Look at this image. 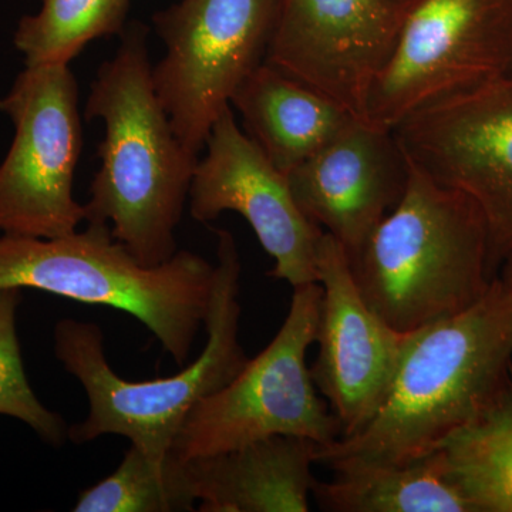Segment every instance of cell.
<instances>
[{
  "label": "cell",
  "mask_w": 512,
  "mask_h": 512,
  "mask_svg": "<svg viewBox=\"0 0 512 512\" xmlns=\"http://www.w3.org/2000/svg\"><path fill=\"white\" fill-rule=\"evenodd\" d=\"M512 377V289L495 276L466 311L409 333L389 392L355 434L316 447V464L409 463L439 451Z\"/></svg>",
  "instance_id": "6da1fadb"
},
{
  "label": "cell",
  "mask_w": 512,
  "mask_h": 512,
  "mask_svg": "<svg viewBox=\"0 0 512 512\" xmlns=\"http://www.w3.org/2000/svg\"><path fill=\"white\" fill-rule=\"evenodd\" d=\"M148 30L128 25L116 55L101 64L84 117L101 120L100 168L84 204L89 224L109 225L141 265L156 268L177 254L198 156L175 134L153 82Z\"/></svg>",
  "instance_id": "7a4b0ae2"
},
{
  "label": "cell",
  "mask_w": 512,
  "mask_h": 512,
  "mask_svg": "<svg viewBox=\"0 0 512 512\" xmlns=\"http://www.w3.org/2000/svg\"><path fill=\"white\" fill-rule=\"evenodd\" d=\"M217 234L214 286L204 322L207 345L177 375L144 382L123 379L107 362L99 325L76 319L56 323V359L82 383L89 400L86 419L67 431L69 441L84 444L116 434L153 460L163 461L191 410L227 386L247 365L239 340L241 256L231 232L220 229Z\"/></svg>",
  "instance_id": "3957f363"
},
{
  "label": "cell",
  "mask_w": 512,
  "mask_h": 512,
  "mask_svg": "<svg viewBox=\"0 0 512 512\" xmlns=\"http://www.w3.org/2000/svg\"><path fill=\"white\" fill-rule=\"evenodd\" d=\"M349 262L370 308L400 333L466 311L495 279L476 202L413 164L402 200Z\"/></svg>",
  "instance_id": "277c9868"
},
{
  "label": "cell",
  "mask_w": 512,
  "mask_h": 512,
  "mask_svg": "<svg viewBox=\"0 0 512 512\" xmlns=\"http://www.w3.org/2000/svg\"><path fill=\"white\" fill-rule=\"evenodd\" d=\"M215 265L190 251L147 268L106 224L59 238L0 237V289H33L136 318L178 366L210 308Z\"/></svg>",
  "instance_id": "5b68a950"
},
{
  "label": "cell",
  "mask_w": 512,
  "mask_h": 512,
  "mask_svg": "<svg viewBox=\"0 0 512 512\" xmlns=\"http://www.w3.org/2000/svg\"><path fill=\"white\" fill-rule=\"evenodd\" d=\"M322 288H293L288 315L268 346L188 414L171 448L181 460L225 453L272 436L338 440L339 420L319 396L306 355L318 333Z\"/></svg>",
  "instance_id": "8992f818"
},
{
  "label": "cell",
  "mask_w": 512,
  "mask_h": 512,
  "mask_svg": "<svg viewBox=\"0 0 512 512\" xmlns=\"http://www.w3.org/2000/svg\"><path fill=\"white\" fill-rule=\"evenodd\" d=\"M281 0H181L153 15L165 55L154 89L177 137L191 153L249 74L265 63Z\"/></svg>",
  "instance_id": "52a82bcc"
},
{
  "label": "cell",
  "mask_w": 512,
  "mask_h": 512,
  "mask_svg": "<svg viewBox=\"0 0 512 512\" xmlns=\"http://www.w3.org/2000/svg\"><path fill=\"white\" fill-rule=\"evenodd\" d=\"M512 70V0H407L366 120L393 128L426 104Z\"/></svg>",
  "instance_id": "ba28073f"
},
{
  "label": "cell",
  "mask_w": 512,
  "mask_h": 512,
  "mask_svg": "<svg viewBox=\"0 0 512 512\" xmlns=\"http://www.w3.org/2000/svg\"><path fill=\"white\" fill-rule=\"evenodd\" d=\"M0 110L15 126L0 164V232L33 238L74 234L86 211L73 197L83 131L79 86L69 64L26 67Z\"/></svg>",
  "instance_id": "9c48e42d"
},
{
  "label": "cell",
  "mask_w": 512,
  "mask_h": 512,
  "mask_svg": "<svg viewBox=\"0 0 512 512\" xmlns=\"http://www.w3.org/2000/svg\"><path fill=\"white\" fill-rule=\"evenodd\" d=\"M392 130L417 170L476 202L497 276L512 251V70L426 104Z\"/></svg>",
  "instance_id": "30bf717a"
},
{
  "label": "cell",
  "mask_w": 512,
  "mask_h": 512,
  "mask_svg": "<svg viewBox=\"0 0 512 512\" xmlns=\"http://www.w3.org/2000/svg\"><path fill=\"white\" fill-rule=\"evenodd\" d=\"M205 147L188 195L191 217L208 224L222 212H238L274 259L271 278L292 288L318 282L316 254L323 231L299 210L288 175L239 128L231 106L215 121Z\"/></svg>",
  "instance_id": "8fae6325"
},
{
  "label": "cell",
  "mask_w": 512,
  "mask_h": 512,
  "mask_svg": "<svg viewBox=\"0 0 512 512\" xmlns=\"http://www.w3.org/2000/svg\"><path fill=\"white\" fill-rule=\"evenodd\" d=\"M406 2L281 0L265 62L366 119L370 90L392 53Z\"/></svg>",
  "instance_id": "7c38bea8"
},
{
  "label": "cell",
  "mask_w": 512,
  "mask_h": 512,
  "mask_svg": "<svg viewBox=\"0 0 512 512\" xmlns=\"http://www.w3.org/2000/svg\"><path fill=\"white\" fill-rule=\"evenodd\" d=\"M322 302L311 375L342 427L366 426L389 392L409 333L394 330L365 301L345 249L323 232L316 254ZM339 437V439H340Z\"/></svg>",
  "instance_id": "4fadbf2b"
},
{
  "label": "cell",
  "mask_w": 512,
  "mask_h": 512,
  "mask_svg": "<svg viewBox=\"0 0 512 512\" xmlns=\"http://www.w3.org/2000/svg\"><path fill=\"white\" fill-rule=\"evenodd\" d=\"M412 164L392 128L355 119L288 174L299 210L339 242L349 261L399 204Z\"/></svg>",
  "instance_id": "5bb4252c"
},
{
  "label": "cell",
  "mask_w": 512,
  "mask_h": 512,
  "mask_svg": "<svg viewBox=\"0 0 512 512\" xmlns=\"http://www.w3.org/2000/svg\"><path fill=\"white\" fill-rule=\"evenodd\" d=\"M318 443L272 436L188 460L201 512H308Z\"/></svg>",
  "instance_id": "9a60e30c"
},
{
  "label": "cell",
  "mask_w": 512,
  "mask_h": 512,
  "mask_svg": "<svg viewBox=\"0 0 512 512\" xmlns=\"http://www.w3.org/2000/svg\"><path fill=\"white\" fill-rule=\"evenodd\" d=\"M248 137L288 175L359 117L268 62L239 86L231 100Z\"/></svg>",
  "instance_id": "2e32d148"
},
{
  "label": "cell",
  "mask_w": 512,
  "mask_h": 512,
  "mask_svg": "<svg viewBox=\"0 0 512 512\" xmlns=\"http://www.w3.org/2000/svg\"><path fill=\"white\" fill-rule=\"evenodd\" d=\"M316 481L312 500L328 512H476L448 477L440 451L409 463H356Z\"/></svg>",
  "instance_id": "e0dca14e"
},
{
  "label": "cell",
  "mask_w": 512,
  "mask_h": 512,
  "mask_svg": "<svg viewBox=\"0 0 512 512\" xmlns=\"http://www.w3.org/2000/svg\"><path fill=\"white\" fill-rule=\"evenodd\" d=\"M439 451L476 512H512V377L497 402Z\"/></svg>",
  "instance_id": "ac0fdd59"
},
{
  "label": "cell",
  "mask_w": 512,
  "mask_h": 512,
  "mask_svg": "<svg viewBox=\"0 0 512 512\" xmlns=\"http://www.w3.org/2000/svg\"><path fill=\"white\" fill-rule=\"evenodd\" d=\"M128 10L130 0H43L19 20L13 45L26 67L69 64L93 40L123 35Z\"/></svg>",
  "instance_id": "d6986e66"
},
{
  "label": "cell",
  "mask_w": 512,
  "mask_h": 512,
  "mask_svg": "<svg viewBox=\"0 0 512 512\" xmlns=\"http://www.w3.org/2000/svg\"><path fill=\"white\" fill-rule=\"evenodd\" d=\"M198 503L188 460L163 461L131 444L109 477L80 493L74 512H190Z\"/></svg>",
  "instance_id": "ffe728a7"
},
{
  "label": "cell",
  "mask_w": 512,
  "mask_h": 512,
  "mask_svg": "<svg viewBox=\"0 0 512 512\" xmlns=\"http://www.w3.org/2000/svg\"><path fill=\"white\" fill-rule=\"evenodd\" d=\"M22 296L23 289H0V416L22 421L49 446L62 447L69 427L37 399L23 366L16 326Z\"/></svg>",
  "instance_id": "44dd1931"
},
{
  "label": "cell",
  "mask_w": 512,
  "mask_h": 512,
  "mask_svg": "<svg viewBox=\"0 0 512 512\" xmlns=\"http://www.w3.org/2000/svg\"><path fill=\"white\" fill-rule=\"evenodd\" d=\"M497 278L512 289V251L501 262L497 271Z\"/></svg>",
  "instance_id": "7402d4cb"
},
{
  "label": "cell",
  "mask_w": 512,
  "mask_h": 512,
  "mask_svg": "<svg viewBox=\"0 0 512 512\" xmlns=\"http://www.w3.org/2000/svg\"><path fill=\"white\" fill-rule=\"evenodd\" d=\"M0 109H2V99H0Z\"/></svg>",
  "instance_id": "603a6c76"
},
{
  "label": "cell",
  "mask_w": 512,
  "mask_h": 512,
  "mask_svg": "<svg viewBox=\"0 0 512 512\" xmlns=\"http://www.w3.org/2000/svg\"><path fill=\"white\" fill-rule=\"evenodd\" d=\"M403 2H406V0H403Z\"/></svg>",
  "instance_id": "cb8c5ba5"
}]
</instances>
